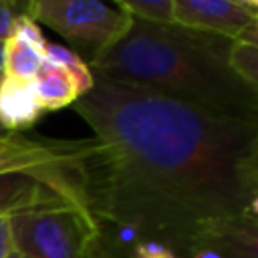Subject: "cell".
I'll list each match as a JSON object with an SVG mask.
<instances>
[{"label": "cell", "mask_w": 258, "mask_h": 258, "mask_svg": "<svg viewBox=\"0 0 258 258\" xmlns=\"http://www.w3.org/2000/svg\"><path fill=\"white\" fill-rule=\"evenodd\" d=\"M24 14L58 32L75 48L85 50L89 67L115 46L133 22L117 2L105 4L99 0H28Z\"/></svg>", "instance_id": "3"}, {"label": "cell", "mask_w": 258, "mask_h": 258, "mask_svg": "<svg viewBox=\"0 0 258 258\" xmlns=\"http://www.w3.org/2000/svg\"><path fill=\"white\" fill-rule=\"evenodd\" d=\"M226 62L238 79L258 89V44L244 40H230Z\"/></svg>", "instance_id": "12"}, {"label": "cell", "mask_w": 258, "mask_h": 258, "mask_svg": "<svg viewBox=\"0 0 258 258\" xmlns=\"http://www.w3.org/2000/svg\"><path fill=\"white\" fill-rule=\"evenodd\" d=\"M99 143L91 139H36L26 135L0 137V175L83 171L97 155Z\"/></svg>", "instance_id": "5"}, {"label": "cell", "mask_w": 258, "mask_h": 258, "mask_svg": "<svg viewBox=\"0 0 258 258\" xmlns=\"http://www.w3.org/2000/svg\"><path fill=\"white\" fill-rule=\"evenodd\" d=\"M0 258H16L12 216H0Z\"/></svg>", "instance_id": "17"}, {"label": "cell", "mask_w": 258, "mask_h": 258, "mask_svg": "<svg viewBox=\"0 0 258 258\" xmlns=\"http://www.w3.org/2000/svg\"><path fill=\"white\" fill-rule=\"evenodd\" d=\"M30 83L42 111H58L62 107L73 105L79 99V91L73 79L48 60H44V64Z\"/></svg>", "instance_id": "9"}, {"label": "cell", "mask_w": 258, "mask_h": 258, "mask_svg": "<svg viewBox=\"0 0 258 258\" xmlns=\"http://www.w3.org/2000/svg\"><path fill=\"white\" fill-rule=\"evenodd\" d=\"M133 258H177V254L157 240H141L133 248Z\"/></svg>", "instance_id": "16"}, {"label": "cell", "mask_w": 258, "mask_h": 258, "mask_svg": "<svg viewBox=\"0 0 258 258\" xmlns=\"http://www.w3.org/2000/svg\"><path fill=\"white\" fill-rule=\"evenodd\" d=\"M2 60H4V42H0V77H2Z\"/></svg>", "instance_id": "19"}, {"label": "cell", "mask_w": 258, "mask_h": 258, "mask_svg": "<svg viewBox=\"0 0 258 258\" xmlns=\"http://www.w3.org/2000/svg\"><path fill=\"white\" fill-rule=\"evenodd\" d=\"M228 38L135 20L91 71L200 109L258 121V89L238 79L228 62Z\"/></svg>", "instance_id": "2"}, {"label": "cell", "mask_w": 258, "mask_h": 258, "mask_svg": "<svg viewBox=\"0 0 258 258\" xmlns=\"http://www.w3.org/2000/svg\"><path fill=\"white\" fill-rule=\"evenodd\" d=\"M42 64H44L42 48H36L18 38H8L4 42L2 77L18 79V81H32Z\"/></svg>", "instance_id": "10"}, {"label": "cell", "mask_w": 258, "mask_h": 258, "mask_svg": "<svg viewBox=\"0 0 258 258\" xmlns=\"http://www.w3.org/2000/svg\"><path fill=\"white\" fill-rule=\"evenodd\" d=\"M42 113L30 81L0 77V125L8 133L32 127Z\"/></svg>", "instance_id": "8"}, {"label": "cell", "mask_w": 258, "mask_h": 258, "mask_svg": "<svg viewBox=\"0 0 258 258\" xmlns=\"http://www.w3.org/2000/svg\"><path fill=\"white\" fill-rule=\"evenodd\" d=\"M87 258H111V252H109V248L103 244V240H97V242L89 248Z\"/></svg>", "instance_id": "18"}, {"label": "cell", "mask_w": 258, "mask_h": 258, "mask_svg": "<svg viewBox=\"0 0 258 258\" xmlns=\"http://www.w3.org/2000/svg\"><path fill=\"white\" fill-rule=\"evenodd\" d=\"M10 38H18V40L28 42V44H32V46H36V48H42V50H44V46H46V42H48V40L44 38V34L40 32V26H38L32 18H28L26 14L18 16V20L14 22V28H12Z\"/></svg>", "instance_id": "14"}, {"label": "cell", "mask_w": 258, "mask_h": 258, "mask_svg": "<svg viewBox=\"0 0 258 258\" xmlns=\"http://www.w3.org/2000/svg\"><path fill=\"white\" fill-rule=\"evenodd\" d=\"M252 22L240 0H173V24L187 30L236 40Z\"/></svg>", "instance_id": "7"}, {"label": "cell", "mask_w": 258, "mask_h": 258, "mask_svg": "<svg viewBox=\"0 0 258 258\" xmlns=\"http://www.w3.org/2000/svg\"><path fill=\"white\" fill-rule=\"evenodd\" d=\"M8 135H16V133H8V131H6V129L0 125V137H8Z\"/></svg>", "instance_id": "20"}, {"label": "cell", "mask_w": 258, "mask_h": 258, "mask_svg": "<svg viewBox=\"0 0 258 258\" xmlns=\"http://www.w3.org/2000/svg\"><path fill=\"white\" fill-rule=\"evenodd\" d=\"M16 258H87L101 226L85 206L28 210L12 216Z\"/></svg>", "instance_id": "4"}, {"label": "cell", "mask_w": 258, "mask_h": 258, "mask_svg": "<svg viewBox=\"0 0 258 258\" xmlns=\"http://www.w3.org/2000/svg\"><path fill=\"white\" fill-rule=\"evenodd\" d=\"M24 14V2L0 0V42H6L12 34L14 22Z\"/></svg>", "instance_id": "15"}, {"label": "cell", "mask_w": 258, "mask_h": 258, "mask_svg": "<svg viewBox=\"0 0 258 258\" xmlns=\"http://www.w3.org/2000/svg\"><path fill=\"white\" fill-rule=\"evenodd\" d=\"M117 6L141 22L173 24V0H119Z\"/></svg>", "instance_id": "13"}, {"label": "cell", "mask_w": 258, "mask_h": 258, "mask_svg": "<svg viewBox=\"0 0 258 258\" xmlns=\"http://www.w3.org/2000/svg\"><path fill=\"white\" fill-rule=\"evenodd\" d=\"M75 111L93 129V218L169 246L256 242L258 121L218 115L99 73Z\"/></svg>", "instance_id": "1"}, {"label": "cell", "mask_w": 258, "mask_h": 258, "mask_svg": "<svg viewBox=\"0 0 258 258\" xmlns=\"http://www.w3.org/2000/svg\"><path fill=\"white\" fill-rule=\"evenodd\" d=\"M58 206L89 208L87 173L54 171L0 175V216H16L28 210Z\"/></svg>", "instance_id": "6"}, {"label": "cell", "mask_w": 258, "mask_h": 258, "mask_svg": "<svg viewBox=\"0 0 258 258\" xmlns=\"http://www.w3.org/2000/svg\"><path fill=\"white\" fill-rule=\"evenodd\" d=\"M44 60L56 64L58 69H62L75 83L79 97L87 95L93 89L95 83V75L91 71V67L87 64V60L73 48L64 46V44H56V42H46L44 46Z\"/></svg>", "instance_id": "11"}]
</instances>
